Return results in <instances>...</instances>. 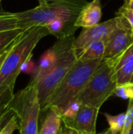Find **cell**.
Returning <instances> with one entry per match:
<instances>
[{"label":"cell","instance_id":"cell-1","mask_svg":"<svg viewBox=\"0 0 133 134\" xmlns=\"http://www.w3.org/2000/svg\"><path fill=\"white\" fill-rule=\"evenodd\" d=\"M49 35L45 26H34L26 29L18 38L0 68V93L14 89L22 64L32 57L34 49L39 41Z\"/></svg>","mask_w":133,"mask_h":134},{"label":"cell","instance_id":"cell-2","mask_svg":"<svg viewBox=\"0 0 133 134\" xmlns=\"http://www.w3.org/2000/svg\"><path fill=\"white\" fill-rule=\"evenodd\" d=\"M125 51L114 57L103 58L75 99L84 105L100 109L105 101L114 93L118 86L116 68Z\"/></svg>","mask_w":133,"mask_h":134},{"label":"cell","instance_id":"cell-3","mask_svg":"<svg viewBox=\"0 0 133 134\" xmlns=\"http://www.w3.org/2000/svg\"><path fill=\"white\" fill-rule=\"evenodd\" d=\"M74 35L59 38L53 49L56 54V63L52 71L37 83L41 111H45L49 97L74 66L77 58L73 49Z\"/></svg>","mask_w":133,"mask_h":134},{"label":"cell","instance_id":"cell-4","mask_svg":"<svg viewBox=\"0 0 133 134\" xmlns=\"http://www.w3.org/2000/svg\"><path fill=\"white\" fill-rule=\"evenodd\" d=\"M103 59L77 60L49 97L45 111L49 107H54L62 112L63 108L84 89Z\"/></svg>","mask_w":133,"mask_h":134},{"label":"cell","instance_id":"cell-5","mask_svg":"<svg viewBox=\"0 0 133 134\" xmlns=\"http://www.w3.org/2000/svg\"><path fill=\"white\" fill-rule=\"evenodd\" d=\"M85 5L70 2H47L39 4L35 8L16 13L17 28L26 30L34 26H45L57 18L74 24Z\"/></svg>","mask_w":133,"mask_h":134},{"label":"cell","instance_id":"cell-6","mask_svg":"<svg viewBox=\"0 0 133 134\" xmlns=\"http://www.w3.org/2000/svg\"><path fill=\"white\" fill-rule=\"evenodd\" d=\"M8 108L17 117L20 134H38L41 106L36 82L31 80L25 88L14 93Z\"/></svg>","mask_w":133,"mask_h":134},{"label":"cell","instance_id":"cell-7","mask_svg":"<svg viewBox=\"0 0 133 134\" xmlns=\"http://www.w3.org/2000/svg\"><path fill=\"white\" fill-rule=\"evenodd\" d=\"M118 26L103 41L105 53L103 58L114 57L127 49L133 43V31L128 20L122 16L117 15Z\"/></svg>","mask_w":133,"mask_h":134},{"label":"cell","instance_id":"cell-8","mask_svg":"<svg viewBox=\"0 0 133 134\" xmlns=\"http://www.w3.org/2000/svg\"><path fill=\"white\" fill-rule=\"evenodd\" d=\"M118 18L116 16L114 18L98 24L93 27L82 28L79 35L74 39L73 44L74 51L77 52L92 42L99 40L104 41L118 26Z\"/></svg>","mask_w":133,"mask_h":134},{"label":"cell","instance_id":"cell-9","mask_svg":"<svg viewBox=\"0 0 133 134\" xmlns=\"http://www.w3.org/2000/svg\"><path fill=\"white\" fill-rule=\"evenodd\" d=\"M100 108L84 105L72 119L63 120L65 128L74 130L88 134H96V120Z\"/></svg>","mask_w":133,"mask_h":134},{"label":"cell","instance_id":"cell-10","mask_svg":"<svg viewBox=\"0 0 133 134\" xmlns=\"http://www.w3.org/2000/svg\"><path fill=\"white\" fill-rule=\"evenodd\" d=\"M101 16L102 10L100 0H92L82 8L74 22V27L76 28L93 27L100 24Z\"/></svg>","mask_w":133,"mask_h":134},{"label":"cell","instance_id":"cell-11","mask_svg":"<svg viewBox=\"0 0 133 134\" xmlns=\"http://www.w3.org/2000/svg\"><path fill=\"white\" fill-rule=\"evenodd\" d=\"M118 85L131 81L133 75V43L124 52L116 68Z\"/></svg>","mask_w":133,"mask_h":134},{"label":"cell","instance_id":"cell-12","mask_svg":"<svg viewBox=\"0 0 133 134\" xmlns=\"http://www.w3.org/2000/svg\"><path fill=\"white\" fill-rule=\"evenodd\" d=\"M56 54L53 47L45 52L40 57L38 64L36 67L35 71L32 75L31 80L38 83L52 71L56 63Z\"/></svg>","mask_w":133,"mask_h":134},{"label":"cell","instance_id":"cell-13","mask_svg":"<svg viewBox=\"0 0 133 134\" xmlns=\"http://www.w3.org/2000/svg\"><path fill=\"white\" fill-rule=\"evenodd\" d=\"M46 111L47 114L38 134H58L63 122L61 112L54 107H49Z\"/></svg>","mask_w":133,"mask_h":134},{"label":"cell","instance_id":"cell-14","mask_svg":"<svg viewBox=\"0 0 133 134\" xmlns=\"http://www.w3.org/2000/svg\"><path fill=\"white\" fill-rule=\"evenodd\" d=\"M77 60H91L103 59L105 53V43L103 40L95 41L87 45L82 49L74 52Z\"/></svg>","mask_w":133,"mask_h":134},{"label":"cell","instance_id":"cell-15","mask_svg":"<svg viewBox=\"0 0 133 134\" xmlns=\"http://www.w3.org/2000/svg\"><path fill=\"white\" fill-rule=\"evenodd\" d=\"M104 115L109 124L108 131L110 134H118V133H121L124 127L126 113H121L117 115H112L107 113H104Z\"/></svg>","mask_w":133,"mask_h":134},{"label":"cell","instance_id":"cell-16","mask_svg":"<svg viewBox=\"0 0 133 134\" xmlns=\"http://www.w3.org/2000/svg\"><path fill=\"white\" fill-rule=\"evenodd\" d=\"M17 28V18L16 13L4 11L1 9L0 11V32L14 30Z\"/></svg>","mask_w":133,"mask_h":134},{"label":"cell","instance_id":"cell-17","mask_svg":"<svg viewBox=\"0 0 133 134\" xmlns=\"http://www.w3.org/2000/svg\"><path fill=\"white\" fill-rule=\"evenodd\" d=\"M25 30L14 29L0 32V52L5 49L9 44L13 42L18 36H20Z\"/></svg>","mask_w":133,"mask_h":134},{"label":"cell","instance_id":"cell-18","mask_svg":"<svg viewBox=\"0 0 133 134\" xmlns=\"http://www.w3.org/2000/svg\"><path fill=\"white\" fill-rule=\"evenodd\" d=\"M82 104L77 99L71 100L62 111V119L63 120H68L72 119L75 117V115L79 111Z\"/></svg>","mask_w":133,"mask_h":134},{"label":"cell","instance_id":"cell-19","mask_svg":"<svg viewBox=\"0 0 133 134\" xmlns=\"http://www.w3.org/2000/svg\"><path fill=\"white\" fill-rule=\"evenodd\" d=\"M114 95L129 101H133V82H129L126 83L118 85Z\"/></svg>","mask_w":133,"mask_h":134},{"label":"cell","instance_id":"cell-20","mask_svg":"<svg viewBox=\"0 0 133 134\" xmlns=\"http://www.w3.org/2000/svg\"><path fill=\"white\" fill-rule=\"evenodd\" d=\"M14 89H8L5 92L0 93V118L8 109V106L14 96Z\"/></svg>","mask_w":133,"mask_h":134},{"label":"cell","instance_id":"cell-21","mask_svg":"<svg viewBox=\"0 0 133 134\" xmlns=\"http://www.w3.org/2000/svg\"><path fill=\"white\" fill-rule=\"evenodd\" d=\"M125 121L124 124V127L120 134H129V132L132 126L133 123V101H129L128 108L126 111Z\"/></svg>","mask_w":133,"mask_h":134},{"label":"cell","instance_id":"cell-22","mask_svg":"<svg viewBox=\"0 0 133 134\" xmlns=\"http://www.w3.org/2000/svg\"><path fill=\"white\" fill-rule=\"evenodd\" d=\"M117 15H120L122 16L123 17H125L128 22L129 23V24L132 27V29L133 31V10L131 9L130 8H129L125 4H123L122 6L118 9Z\"/></svg>","mask_w":133,"mask_h":134},{"label":"cell","instance_id":"cell-23","mask_svg":"<svg viewBox=\"0 0 133 134\" xmlns=\"http://www.w3.org/2000/svg\"><path fill=\"white\" fill-rule=\"evenodd\" d=\"M18 129H19L18 119H17L16 115H15L9 122V123L2 129V130L0 132V134H13L15 130Z\"/></svg>","mask_w":133,"mask_h":134},{"label":"cell","instance_id":"cell-24","mask_svg":"<svg viewBox=\"0 0 133 134\" xmlns=\"http://www.w3.org/2000/svg\"><path fill=\"white\" fill-rule=\"evenodd\" d=\"M16 115L15 112L8 108V109L4 112V114L0 118V132L2 130V129L9 123V122Z\"/></svg>","mask_w":133,"mask_h":134},{"label":"cell","instance_id":"cell-25","mask_svg":"<svg viewBox=\"0 0 133 134\" xmlns=\"http://www.w3.org/2000/svg\"><path fill=\"white\" fill-rule=\"evenodd\" d=\"M36 69V66L32 62L31 58L27 59L21 66V72L26 73V74H34Z\"/></svg>","mask_w":133,"mask_h":134},{"label":"cell","instance_id":"cell-26","mask_svg":"<svg viewBox=\"0 0 133 134\" xmlns=\"http://www.w3.org/2000/svg\"><path fill=\"white\" fill-rule=\"evenodd\" d=\"M19 37H20V36H18L13 42H12L10 44H9L5 49H3L0 52V68H1V67H2V64L4 63L5 58L7 57L8 54L9 53V52L11 51V49H13V47L14 45L16 44V41H17V39H18Z\"/></svg>","mask_w":133,"mask_h":134},{"label":"cell","instance_id":"cell-27","mask_svg":"<svg viewBox=\"0 0 133 134\" xmlns=\"http://www.w3.org/2000/svg\"><path fill=\"white\" fill-rule=\"evenodd\" d=\"M45 2H75L82 5H86L89 2L87 0H45Z\"/></svg>","mask_w":133,"mask_h":134},{"label":"cell","instance_id":"cell-28","mask_svg":"<svg viewBox=\"0 0 133 134\" xmlns=\"http://www.w3.org/2000/svg\"><path fill=\"white\" fill-rule=\"evenodd\" d=\"M63 130L67 134H88L85 133H83V132H79V131H77V130H74L67 129V128H65V127H64Z\"/></svg>","mask_w":133,"mask_h":134},{"label":"cell","instance_id":"cell-29","mask_svg":"<svg viewBox=\"0 0 133 134\" xmlns=\"http://www.w3.org/2000/svg\"><path fill=\"white\" fill-rule=\"evenodd\" d=\"M124 4H125L129 8L133 10V0H125Z\"/></svg>","mask_w":133,"mask_h":134},{"label":"cell","instance_id":"cell-30","mask_svg":"<svg viewBox=\"0 0 133 134\" xmlns=\"http://www.w3.org/2000/svg\"><path fill=\"white\" fill-rule=\"evenodd\" d=\"M129 134H133V123L131 129H130V130H129Z\"/></svg>","mask_w":133,"mask_h":134},{"label":"cell","instance_id":"cell-31","mask_svg":"<svg viewBox=\"0 0 133 134\" xmlns=\"http://www.w3.org/2000/svg\"><path fill=\"white\" fill-rule=\"evenodd\" d=\"M38 1L39 4H42V3H45V0H38Z\"/></svg>","mask_w":133,"mask_h":134},{"label":"cell","instance_id":"cell-32","mask_svg":"<svg viewBox=\"0 0 133 134\" xmlns=\"http://www.w3.org/2000/svg\"><path fill=\"white\" fill-rule=\"evenodd\" d=\"M60 134H67V133H66V132H65L64 130H62V131L60 132Z\"/></svg>","mask_w":133,"mask_h":134},{"label":"cell","instance_id":"cell-33","mask_svg":"<svg viewBox=\"0 0 133 134\" xmlns=\"http://www.w3.org/2000/svg\"><path fill=\"white\" fill-rule=\"evenodd\" d=\"M132 40H133V35H132Z\"/></svg>","mask_w":133,"mask_h":134}]
</instances>
